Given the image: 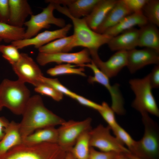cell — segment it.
Returning <instances> with one entry per match:
<instances>
[{
  "label": "cell",
  "mask_w": 159,
  "mask_h": 159,
  "mask_svg": "<svg viewBox=\"0 0 159 159\" xmlns=\"http://www.w3.org/2000/svg\"><path fill=\"white\" fill-rule=\"evenodd\" d=\"M139 29L134 27L112 37L107 44L112 51H128L138 46Z\"/></svg>",
  "instance_id": "2e32d148"
},
{
  "label": "cell",
  "mask_w": 159,
  "mask_h": 159,
  "mask_svg": "<svg viewBox=\"0 0 159 159\" xmlns=\"http://www.w3.org/2000/svg\"><path fill=\"white\" fill-rule=\"evenodd\" d=\"M72 26L71 24H69L59 29L53 31L46 30L30 38L12 42L11 44L18 49L31 45L38 49L54 40L66 37Z\"/></svg>",
  "instance_id": "4fadbf2b"
},
{
  "label": "cell",
  "mask_w": 159,
  "mask_h": 159,
  "mask_svg": "<svg viewBox=\"0 0 159 159\" xmlns=\"http://www.w3.org/2000/svg\"><path fill=\"white\" fill-rule=\"evenodd\" d=\"M9 122L5 118L0 117V141L4 135V130Z\"/></svg>",
  "instance_id": "ab89813d"
},
{
  "label": "cell",
  "mask_w": 159,
  "mask_h": 159,
  "mask_svg": "<svg viewBox=\"0 0 159 159\" xmlns=\"http://www.w3.org/2000/svg\"><path fill=\"white\" fill-rule=\"evenodd\" d=\"M148 0H122L125 5L132 13H142V10Z\"/></svg>",
  "instance_id": "e575fe53"
},
{
  "label": "cell",
  "mask_w": 159,
  "mask_h": 159,
  "mask_svg": "<svg viewBox=\"0 0 159 159\" xmlns=\"http://www.w3.org/2000/svg\"><path fill=\"white\" fill-rule=\"evenodd\" d=\"M25 29L8 23L0 22V38L5 42L11 43L24 38Z\"/></svg>",
  "instance_id": "4316f807"
},
{
  "label": "cell",
  "mask_w": 159,
  "mask_h": 159,
  "mask_svg": "<svg viewBox=\"0 0 159 159\" xmlns=\"http://www.w3.org/2000/svg\"><path fill=\"white\" fill-rule=\"evenodd\" d=\"M0 52L11 66L17 63L21 57V53L19 52L18 49L12 44L0 45Z\"/></svg>",
  "instance_id": "4dcf8cb0"
},
{
  "label": "cell",
  "mask_w": 159,
  "mask_h": 159,
  "mask_svg": "<svg viewBox=\"0 0 159 159\" xmlns=\"http://www.w3.org/2000/svg\"><path fill=\"white\" fill-rule=\"evenodd\" d=\"M55 10L54 4L49 3L42 11L36 15H32L30 19L24 24L26 27L24 39L32 38L38 34L43 29L48 28L51 24L62 28L65 25V20L61 18L55 17L53 14Z\"/></svg>",
  "instance_id": "9c48e42d"
},
{
  "label": "cell",
  "mask_w": 159,
  "mask_h": 159,
  "mask_svg": "<svg viewBox=\"0 0 159 159\" xmlns=\"http://www.w3.org/2000/svg\"><path fill=\"white\" fill-rule=\"evenodd\" d=\"M150 83L152 89L159 87V64L156 65L149 74Z\"/></svg>",
  "instance_id": "f35d334b"
},
{
  "label": "cell",
  "mask_w": 159,
  "mask_h": 159,
  "mask_svg": "<svg viewBox=\"0 0 159 159\" xmlns=\"http://www.w3.org/2000/svg\"><path fill=\"white\" fill-rule=\"evenodd\" d=\"M91 81L92 83L97 82L101 84L107 90L112 100L111 107L115 113L119 115L125 114V110L124 106V99L118 84H115L111 85L109 78L99 70L94 73V76L91 78Z\"/></svg>",
  "instance_id": "5bb4252c"
},
{
  "label": "cell",
  "mask_w": 159,
  "mask_h": 159,
  "mask_svg": "<svg viewBox=\"0 0 159 159\" xmlns=\"http://www.w3.org/2000/svg\"><path fill=\"white\" fill-rule=\"evenodd\" d=\"M117 0H99L91 13L83 18L88 26L95 31Z\"/></svg>",
  "instance_id": "d6986e66"
},
{
  "label": "cell",
  "mask_w": 159,
  "mask_h": 159,
  "mask_svg": "<svg viewBox=\"0 0 159 159\" xmlns=\"http://www.w3.org/2000/svg\"><path fill=\"white\" fill-rule=\"evenodd\" d=\"M101 105L102 108L98 112L112 130L118 124L115 118V112L106 102H103Z\"/></svg>",
  "instance_id": "d6a6232c"
},
{
  "label": "cell",
  "mask_w": 159,
  "mask_h": 159,
  "mask_svg": "<svg viewBox=\"0 0 159 159\" xmlns=\"http://www.w3.org/2000/svg\"><path fill=\"white\" fill-rule=\"evenodd\" d=\"M9 16L8 24L23 27L26 18L33 14L32 8L26 0H8Z\"/></svg>",
  "instance_id": "ac0fdd59"
},
{
  "label": "cell",
  "mask_w": 159,
  "mask_h": 159,
  "mask_svg": "<svg viewBox=\"0 0 159 159\" xmlns=\"http://www.w3.org/2000/svg\"><path fill=\"white\" fill-rule=\"evenodd\" d=\"M130 14L131 13L122 0H117L95 32L103 34L107 29L116 25L124 17Z\"/></svg>",
  "instance_id": "ffe728a7"
},
{
  "label": "cell",
  "mask_w": 159,
  "mask_h": 159,
  "mask_svg": "<svg viewBox=\"0 0 159 159\" xmlns=\"http://www.w3.org/2000/svg\"><path fill=\"white\" fill-rule=\"evenodd\" d=\"M126 155L131 159H145L135 156L130 153H126Z\"/></svg>",
  "instance_id": "b9f144b4"
},
{
  "label": "cell",
  "mask_w": 159,
  "mask_h": 159,
  "mask_svg": "<svg viewBox=\"0 0 159 159\" xmlns=\"http://www.w3.org/2000/svg\"><path fill=\"white\" fill-rule=\"evenodd\" d=\"M120 153H122L98 151L90 147L88 159H113Z\"/></svg>",
  "instance_id": "d590c367"
},
{
  "label": "cell",
  "mask_w": 159,
  "mask_h": 159,
  "mask_svg": "<svg viewBox=\"0 0 159 159\" xmlns=\"http://www.w3.org/2000/svg\"><path fill=\"white\" fill-rule=\"evenodd\" d=\"M35 91L42 95L51 97L54 100L59 101L63 97V94L50 85L42 82L35 87Z\"/></svg>",
  "instance_id": "1f68e13d"
},
{
  "label": "cell",
  "mask_w": 159,
  "mask_h": 159,
  "mask_svg": "<svg viewBox=\"0 0 159 159\" xmlns=\"http://www.w3.org/2000/svg\"><path fill=\"white\" fill-rule=\"evenodd\" d=\"M82 133L69 152L75 159H88L90 147V131Z\"/></svg>",
  "instance_id": "d4e9b609"
},
{
  "label": "cell",
  "mask_w": 159,
  "mask_h": 159,
  "mask_svg": "<svg viewBox=\"0 0 159 159\" xmlns=\"http://www.w3.org/2000/svg\"><path fill=\"white\" fill-rule=\"evenodd\" d=\"M9 16L8 0H0V22L8 23Z\"/></svg>",
  "instance_id": "74e56055"
},
{
  "label": "cell",
  "mask_w": 159,
  "mask_h": 159,
  "mask_svg": "<svg viewBox=\"0 0 159 159\" xmlns=\"http://www.w3.org/2000/svg\"><path fill=\"white\" fill-rule=\"evenodd\" d=\"M142 12L148 22L159 26V0H148Z\"/></svg>",
  "instance_id": "83f0119b"
},
{
  "label": "cell",
  "mask_w": 159,
  "mask_h": 159,
  "mask_svg": "<svg viewBox=\"0 0 159 159\" xmlns=\"http://www.w3.org/2000/svg\"><path fill=\"white\" fill-rule=\"evenodd\" d=\"M90 52L85 48L77 52H60L47 53L39 52L37 57V63L41 66L55 62L61 64L62 63L73 64L76 66L90 63L92 61Z\"/></svg>",
  "instance_id": "30bf717a"
},
{
  "label": "cell",
  "mask_w": 159,
  "mask_h": 159,
  "mask_svg": "<svg viewBox=\"0 0 159 159\" xmlns=\"http://www.w3.org/2000/svg\"><path fill=\"white\" fill-rule=\"evenodd\" d=\"M148 22L142 13H132L124 17L117 24L107 29L103 34L112 37L133 28L135 26L140 27Z\"/></svg>",
  "instance_id": "603a6c76"
},
{
  "label": "cell",
  "mask_w": 159,
  "mask_h": 159,
  "mask_svg": "<svg viewBox=\"0 0 159 159\" xmlns=\"http://www.w3.org/2000/svg\"><path fill=\"white\" fill-rule=\"evenodd\" d=\"M22 142L19 123L13 121L9 122L4 130V135L0 141V155Z\"/></svg>",
  "instance_id": "7402d4cb"
},
{
  "label": "cell",
  "mask_w": 159,
  "mask_h": 159,
  "mask_svg": "<svg viewBox=\"0 0 159 159\" xmlns=\"http://www.w3.org/2000/svg\"><path fill=\"white\" fill-rule=\"evenodd\" d=\"M2 108L1 107H0V111L1 110V109H2Z\"/></svg>",
  "instance_id": "f6af8a7d"
},
{
  "label": "cell",
  "mask_w": 159,
  "mask_h": 159,
  "mask_svg": "<svg viewBox=\"0 0 159 159\" xmlns=\"http://www.w3.org/2000/svg\"><path fill=\"white\" fill-rule=\"evenodd\" d=\"M2 39L1 38H0V43L2 41Z\"/></svg>",
  "instance_id": "ee69618b"
},
{
  "label": "cell",
  "mask_w": 159,
  "mask_h": 159,
  "mask_svg": "<svg viewBox=\"0 0 159 159\" xmlns=\"http://www.w3.org/2000/svg\"><path fill=\"white\" fill-rule=\"evenodd\" d=\"M72 98L76 100L81 105L93 109L98 111L102 108L101 105L99 104L75 93Z\"/></svg>",
  "instance_id": "8d00e7d4"
},
{
  "label": "cell",
  "mask_w": 159,
  "mask_h": 159,
  "mask_svg": "<svg viewBox=\"0 0 159 159\" xmlns=\"http://www.w3.org/2000/svg\"><path fill=\"white\" fill-rule=\"evenodd\" d=\"M75 65L70 64H59L48 69L47 73L50 76H54L65 74H76L86 76L83 67L74 68Z\"/></svg>",
  "instance_id": "f1b7e54d"
},
{
  "label": "cell",
  "mask_w": 159,
  "mask_h": 159,
  "mask_svg": "<svg viewBox=\"0 0 159 159\" xmlns=\"http://www.w3.org/2000/svg\"><path fill=\"white\" fill-rule=\"evenodd\" d=\"M92 119L90 117L81 121H65L57 129V144L64 151L69 152L80 135L91 130Z\"/></svg>",
  "instance_id": "ba28073f"
},
{
  "label": "cell",
  "mask_w": 159,
  "mask_h": 159,
  "mask_svg": "<svg viewBox=\"0 0 159 159\" xmlns=\"http://www.w3.org/2000/svg\"><path fill=\"white\" fill-rule=\"evenodd\" d=\"M30 96L25 83L19 80L4 79L0 84V107L14 114L22 115Z\"/></svg>",
  "instance_id": "3957f363"
},
{
  "label": "cell",
  "mask_w": 159,
  "mask_h": 159,
  "mask_svg": "<svg viewBox=\"0 0 159 159\" xmlns=\"http://www.w3.org/2000/svg\"><path fill=\"white\" fill-rule=\"evenodd\" d=\"M73 40V35L54 40L38 49L39 52L53 53L68 52Z\"/></svg>",
  "instance_id": "484cf974"
},
{
  "label": "cell",
  "mask_w": 159,
  "mask_h": 159,
  "mask_svg": "<svg viewBox=\"0 0 159 159\" xmlns=\"http://www.w3.org/2000/svg\"><path fill=\"white\" fill-rule=\"evenodd\" d=\"M66 152L57 143H23L0 155V159H65Z\"/></svg>",
  "instance_id": "277c9868"
},
{
  "label": "cell",
  "mask_w": 159,
  "mask_h": 159,
  "mask_svg": "<svg viewBox=\"0 0 159 159\" xmlns=\"http://www.w3.org/2000/svg\"><path fill=\"white\" fill-rule=\"evenodd\" d=\"M57 129L50 127L37 130L23 140L22 143L29 145H36L45 143H57Z\"/></svg>",
  "instance_id": "cb8c5ba5"
},
{
  "label": "cell",
  "mask_w": 159,
  "mask_h": 159,
  "mask_svg": "<svg viewBox=\"0 0 159 159\" xmlns=\"http://www.w3.org/2000/svg\"><path fill=\"white\" fill-rule=\"evenodd\" d=\"M142 116L144 132L140 140L136 141L132 154L145 159H159V129L158 124L148 114Z\"/></svg>",
  "instance_id": "5b68a950"
},
{
  "label": "cell",
  "mask_w": 159,
  "mask_h": 159,
  "mask_svg": "<svg viewBox=\"0 0 159 159\" xmlns=\"http://www.w3.org/2000/svg\"><path fill=\"white\" fill-rule=\"evenodd\" d=\"M18 77V80L24 83L28 82L36 87L42 82L43 76L38 65L28 54L21 53L19 61L12 66Z\"/></svg>",
  "instance_id": "8fae6325"
},
{
  "label": "cell",
  "mask_w": 159,
  "mask_h": 159,
  "mask_svg": "<svg viewBox=\"0 0 159 159\" xmlns=\"http://www.w3.org/2000/svg\"><path fill=\"white\" fill-rule=\"evenodd\" d=\"M96 66L109 78L117 75L121 70L126 66L127 51H117L105 62L102 60L99 55L92 58Z\"/></svg>",
  "instance_id": "9a60e30c"
},
{
  "label": "cell",
  "mask_w": 159,
  "mask_h": 159,
  "mask_svg": "<svg viewBox=\"0 0 159 159\" xmlns=\"http://www.w3.org/2000/svg\"><path fill=\"white\" fill-rule=\"evenodd\" d=\"M115 137L124 145L127 147L131 154L133 152L135 148L136 141L134 140L123 128L118 124L111 130Z\"/></svg>",
  "instance_id": "f546056e"
},
{
  "label": "cell",
  "mask_w": 159,
  "mask_h": 159,
  "mask_svg": "<svg viewBox=\"0 0 159 159\" xmlns=\"http://www.w3.org/2000/svg\"><path fill=\"white\" fill-rule=\"evenodd\" d=\"M54 4L55 9L68 17L73 24V40L70 46V50L75 47H82L88 49L91 57L98 55L99 49L107 44L112 37L93 30L88 26L83 18H77L71 16L66 6Z\"/></svg>",
  "instance_id": "7a4b0ae2"
},
{
  "label": "cell",
  "mask_w": 159,
  "mask_h": 159,
  "mask_svg": "<svg viewBox=\"0 0 159 159\" xmlns=\"http://www.w3.org/2000/svg\"><path fill=\"white\" fill-rule=\"evenodd\" d=\"M157 27L148 22L140 27L138 46L150 48L159 52V31Z\"/></svg>",
  "instance_id": "44dd1931"
},
{
  "label": "cell",
  "mask_w": 159,
  "mask_h": 159,
  "mask_svg": "<svg viewBox=\"0 0 159 159\" xmlns=\"http://www.w3.org/2000/svg\"><path fill=\"white\" fill-rule=\"evenodd\" d=\"M159 64V52L154 49L147 48L140 49L135 48L127 51L126 66L132 74L147 65Z\"/></svg>",
  "instance_id": "7c38bea8"
},
{
  "label": "cell",
  "mask_w": 159,
  "mask_h": 159,
  "mask_svg": "<svg viewBox=\"0 0 159 159\" xmlns=\"http://www.w3.org/2000/svg\"><path fill=\"white\" fill-rule=\"evenodd\" d=\"M129 82L135 95L132 107L139 112L142 116L149 113L158 117L159 110L152 92L149 74L143 78L131 79Z\"/></svg>",
  "instance_id": "8992f818"
},
{
  "label": "cell",
  "mask_w": 159,
  "mask_h": 159,
  "mask_svg": "<svg viewBox=\"0 0 159 159\" xmlns=\"http://www.w3.org/2000/svg\"><path fill=\"white\" fill-rule=\"evenodd\" d=\"M110 130L108 126L105 127L102 124L91 129L90 131V147L97 148L104 152L131 153L118 139L111 135Z\"/></svg>",
  "instance_id": "52a82bcc"
},
{
  "label": "cell",
  "mask_w": 159,
  "mask_h": 159,
  "mask_svg": "<svg viewBox=\"0 0 159 159\" xmlns=\"http://www.w3.org/2000/svg\"><path fill=\"white\" fill-rule=\"evenodd\" d=\"M99 0H47L46 3L51 2L63 5L67 7L69 13L77 18L87 16Z\"/></svg>",
  "instance_id": "e0dca14e"
},
{
  "label": "cell",
  "mask_w": 159,
  "mask_h": 159,
  "mask_svg": "<svg viewBox=\"0 0 159 159\" xmlns=\"http://www.w3.org/2000/svg\"><path fill=\"white\" fill-rule=\"evenodd\" d=\"M22 115L19 125L23 140L37 130L61 125L65 121L47 108L38 95L31 97Z\"/></svg>",
  "instance_id": "6da1fadb"
},
{
  "label": "cell",
  "mask_w": 159,
  "mask_h": 159,
  "mask_svg": "<svg viewBox=\"0 0 159 159\" xmlns=\"http://www.w3.org/2000/svg\"><path fill=\"white\" fill-rule=\"evenodd\" d=\"M65 159H75L70 152L66 153Z\"/></svg>",
  "instance_id": "7bdbcfd3"
},
{
  "label": "cell",
  "mask_w": 159,
  "mask_h": 159,
  "mask_svg": "<svg viewBox=\"0 0 159 159\" xmlns=\"http://www.w3.org/2000/svg\"><path fill=\"white\" fill-rule=\"evenodd\" d=\"M126 153H120L113 159H131L126 155Z\"/></svg>",
  "instance_id": "60d3db41"
},
{
  "label": "cell",
  "mask_w": 159,
  "mask_h": 159,
  "mask_svg": "<svg viewBox=\"0 0 159 159\" xmlns=\"http://www.w3.org/2000/svg\"><path fill=\"white\" fill-rule=\"evenodd\" d=\"M41 81L50 85L63 95H65L71 98L75 93L62 85L57 79L47 78L43 76L41 78Z\"/></svg>",
  "instance_id": "836d02e7"
}]
</instances>
